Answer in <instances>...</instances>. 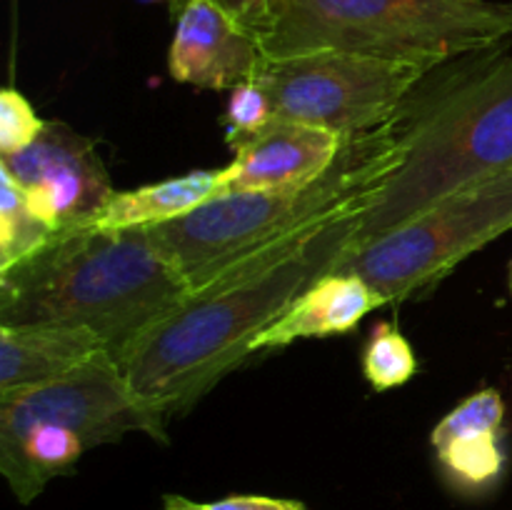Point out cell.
<instances>
[{"label": "cell", "mask_w": 512, "mask_h": 510, "mask_svg": "<svg viewBox=\"0 0 512 510\" xmlns=\"http://www.w3.org/2000/svg\"><path fill=\"white\" fill-rule=\"evenodd\" d=\"M378 188L300 230L230 278L188 295L120 360L130 390L165 418L203 398L248 358L250 343L305 288L333 270L353 245Z\"/></svg>", "instance_id": "1"}, {"label": "cell", "mask_w": 512, "mask_h": 510, "mask_svg": "<svg viewBox=\"0 0 512 510\" xmlns=\"http://www.w3.org/2000/svg\"><path fill=\"white\" fill-rule=\"evenodd\" d=\"M190 295L145 228L63 230L0 273V325H85L115 360Z\"/></svg>", "instance_id": "2"}, {"label": "cell", "mask_w": 512, "mask_h": 510, "mask_svg": "<svg viewBox=\"0 0 512 510\" xmlns=\"http://www.w3.org/2000/svg\"><path fill=\"white\" fill-rule=\"evenodd\" d=\"M478 53L423 100H408L400 165L375 190L350 248L383 238L448 195L512 168V55ZM348 248V250H350Z\"/></svg>", "instance_id": "3"}, {"label": "cell", "mask_w": 512, "mask_h": 510, "mask_svg": "<svg viewBox=\"0 0 512 510\" xmlns=\"http://www.w3.org/2000/svg\"><path fill=\"white\" fill-rule=\"evenodd\" d=\"M400 133L403 113L373 133L345 140L340 158L315 183L268 193H225L183 218L145 230L193 295L385 183L400 165Z\"/></svg>", "instance_id": "4"}, {"label": "cell", "mask_w": 512, "mask_h": 510, "mask_svg": "<svg viewBox=\"0 0 512 510\" xmlns=\"http://www.w3.org/2000/svg\"><path fill=\"white\" fill-rule=\"evenodd\" d=\"M512 3L495 0H275L265 58L340 50L443 68L508 45Z\"/></svg>", "instance_id": "5"}, {"label": "cell", "mask_w": 512, "mask_h": 510, "mask_svg": "<svg viewBox=\"0 0 512 510\" xmlns=\"http://www.w3.org/2000/svg\"><path fill=\"white\" fill-rule=\"evenodd\" d=\"M133 430L168 440L165 415L130 390L113 355L100 353L65 378L0 390V473L28 505L90 448Z\"/></svg>", "instance_id": "6"}, {"label": "cell", "mask_w": 512, "mask_h": 510, "mask_svg": "<svg viewBox=\"0 0 512 510\" xmlns=\"http://www.w3.org/2000/svg\"><path fill=\"white\" fill-rule=\"evenodd\" d=\"M508 230L512 168L448 195L373 243L345 250L330 273L360 275L385 303H400Z\"/></svg>", "instance_id": "7"}, {"label": "cell", "mask_w": 512, "mask_h": 510, "mask_svg": "<svg viewBox=\"0 0 512 510\" xmlns=\"http://www.w3.org/2000/svg\"><path fill=\"white\" fill-rule=\"evenodd\" d=\"M433 70L438 68L315 50L265 58L255 83L268 93L275 118L353 138L393 123Z\"/></svg>", "instance_id": "8"}, {"label": "cell", "mask_w": 512, "mask_h": 510, "mask_svg": "<svg viewBox=\"0 0 512 510\" xmlns=\"http://www.w3.org/2000/svg\"><path fill=\"white\" fill-rule=\"evenodd\" d=\"M0 168L55 233L88 225L115 193L93 140L60 120H48L30 148L0 158Z\"/></svg>", "instance_id": "9"}, {"label": "cell", "mask_w": 512, "mask_h": 510, "mask_svg": "<svg viewBox=\"0 0 512 510\" xmlns=\"http://www.w3.org/2000/svg\"><path fill=\"white\" fill-rule=\"evenodd\" d=\"M265 63L258 35L245 30L213 0H180L170 43L173 80L208 90H233L253 83Z\"/></svg>", "instance_id": "10"}, {"label": "cell", "mask_w": 512, "mask_h": 510, "mask_svg": "<svg viewBox=\"0 0 512 510\" xmlns=\"http://www.w3.org/2000/svg\"><path fill=\"white\" fill-rule=\"evenodd\" d=\"M345 140L333 130L275 118L268 128L235 145L233 163L223 168L220 195L268 193L315 183L340 158Z\"/></svg>", "instance_id": "11"}, {"label": "cell", "mask_w": 512, "mask_h": 510, "mask_svg": "<svg viewBox=\"0 0 512 510\" xmlns=\"http://www.w3.org/2000/svg\"><path fill=\"white\" fill-rule=\"evenodd\" d=\"M505 403L500 390L483 388L450 410L433 428V448L445 480L463 495H483L505 470L500 445Z\"/></svg>", "instance_id": "12"}, {"label": "cell", "mask_w": 512, "mask_h": 510, "mask_svg": "<svg viewBox=\"0 0 512 510\" xmlns=\"http://www.w3.org/2000/svg\"><path fill=\"white\" fill-rule=\"evenodd\" d=\"M383 305H388L383 295L375 293L360 275L328 273L305 288L293 305L250 343V355L285 348L303 338L350 333L365 315Z\"/></svg>", "instance_id": "13"}, {"label": "cell", "mask_w": 512, "mask_h": 510, "mask_svg": "<svg viewBox=\"0 0 512 510\" xmlns=\"http://www.w3.org/2000/svg\"><path fill=\"white\" fill-rule=\"evenodd\" d=\"M108 353L85 325H0V390L50 383Z\"/></svg>", "instance_id": "14"}, {"label": "cell", "mask_w": 512, "mask_h": 510, "mask_svg": "<svg viewBox=\"0 0 512 510\" xmlns=\"http://www.w3.org/2000/svg\"><path fill=\"white\" fill-rule=\"evenodd\" d=\"M220 178L223 170H193L163 183L113 193L88 225L103 230H130L183 218L210 198H218Z\"/></svg>", "instance_id": "15"}, {"label": "cell", "mask_w": 512, "mask_h": 510, "mask_svg": "<svg viewBox=\"0 0 512 510\" xmlns=\"http://www.w3.org/2000/svg\"><path fill=\"white\" fill-rule=\"evenodd\" d=\"M55 235L58 233L30 210L23 188L0 168V273L33 258Z\"/></svg>", "instance_id": "16"}, {"label": "cell", "mask_w": 512, "mask_h": 510, "mask_svg": "<svg viewBox=\"0 0 512 510\" xmlns=\"http://www.w3.org/2000/svg\"><path fill=\"white\" fill-rule=\"evenodd\" d=\"M418 370V358L393 323L375 325L363 353V373L375 390L405 385Z\"/></svg>", "instance_id": "17"}, {"label": "cell", "mask_w": 512, "mask_h": 510, "mask_svg": "<svg viewBox=\"0 0 512 510\" xmlns=\"http://www.w3.org/2000/svg\"><path fill=\"white\" fill-rule=\"evenodd\" d=\"M275 120L273 103H270L268 93L260 88L258 83H245L230 90L228 108H225L223 130L228 145H240L243 140L253 138L263 128H268Z\"/></svg>", "instance_id": "18"}, {"label": "cell", "mask_w": 512, "mask_h": 510, "mask_svg": "<svg viewBox=\"0 0 512 510\" xmlns=\"http://www.w3.org/2000/svg\"><path fill=\"white\" fill-rule=\"evenodd\" d=\"M45 123L48 120L35 113L23 93L5 88L0 93V155L8 158L30 148L45 130Z\"/></svg>", "instance_id": "19"}, {"label": "cell", "mask_w": 512, "mask_h": 510, "mask_svg": "<svg viewBox=\"0 0 512 510\" xmlns=\"http://www.w3.org/2000/svg\"><path fill=\"white\" fill-rule=\"evenodd\" d=\"M213 3L220 5L228 15H233L245 30L258 35L260 40L273 28L275 0H213Z\"/></svg>", "instance_id": "20"}, {"label": "cell", "mask_w": 512, "mask_h": 510, "mask_svg": "<svg viewBox=\"0 0 512 510\" xmlns=\"http://www.w3.org/2000/svg\"><path fill=\"white\" fill-rule=\"evenodd\" d=\"M203 510H308V505L290 498H268V495H228L223 500L203 503Z\"/></svg>", "instance_id": "21"}, {"label": "cell", "mask_w": 512, "mask_h": 510, "mask_svg": "<svg viewBox=\"0 0 512 510\" xmlns=\"http://www.w3.org/2000/svg\"><path fill=\"white\" fill-rule=\"evenodd\" d=\"M163 510H203V503H195L185 495H165Z\"/></svg>", "instance_id": "22"}, {"label": "cell", "mask_w": 512, "mask_h": 510, "mask_svg": "<svg viewBox=\"0 0 512 510\" xmlns=\"http://www.w3.org/2000/svg\"><path fill=\"white\" fill-rule=\"evenodd\" d=\"M510 295H512V263H510Z\"/></svg>", "instance_id": "23"}]
</instances>
